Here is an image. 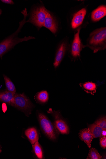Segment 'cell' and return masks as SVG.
I'll return each mask as SVG.
<instances>
[{
	"mask_svg": "<svg viewBox=\"0 0 106 159\" xmlns=\"http://www.w3.org/2000/svg\"><path fill=\"white\" fill-rule=\"evenodd\" d=\"M1 1L4 3L7 4L13 5L14 4L13 1H12V0H2Z\"/></svg>",
	"mask_w": 106,
	"mask_h": 159,
	"instance_id": "cell-23",
	"label": "cell"
},
{
	"mask_svg": "<svg viewBox=\"0 0 106 159\" xmlns=\"http://www.w3.org/2000/svg\"><path fill=\"white\" fill-rule=\"evenodd\" d=\"M46 9L44 6H39L34 8L30 14L29 20L26 22H29L39 28L43 26L46 17Z\"/></svg>",
	"mask_w": 106,
	"mask_h": 159,
	"instance_id": "cell-4",
	"label": "cell"
},
{
	"mask_svg": "<svg viewBox=\"0 0 106 159\" xmlns=\"http://www.w3.org/2000/svg\"><path fill=\"white\" fill-rule=\"evenodd\" d=\"M16 93L6 91L0 93V101L11 105Z\"/></svg>",
	"mask_w": 106,
	"mask_h": 159,
	"instance_id": "cell-14",
	"label": "cell"
},
{
	"mask_svg": "<svg viewBox=\"0 0 106 159\" xmlns=\"http://www.w3.org/2000/svg\"><path fill=\"white\" fill-rule=\"evenodd\" d=\"M106 136V129H103L101 134V136L105 137Z\"/></svg>",
	"mask_w": 106,
	"mask_h": 159,
	"instance_id": "cell-24",
	"label": "cell"
},
{
	"mask_svg": "<svg viewBox=\"0 0 106 159\" xmlns=\"http://www.w3.org/2000/svg\"><path fill=\"white\" fill-rule=\"evenodd\" d=\"M102 157L98 152V151L94 148H91L89 152L87 159H100Z\"/></svg>",
	"mask_w": 106,
	"mask_h": 159,
	"instance_id": "cell-20",
	"label": "cell"
},
{
	"mask_svg": "<svg viewBox=\"0 0 106 159\" xmlns=\"http://www.w3.org/2000/svg\"><path fill=\"white\" fill-rule=\"evenodd\" d=\"M25 134L32 144L39 140V134L36 129L35 128H30L26 130Z\"/></svg>",
	"mask_w": 106,
	"mask_h": 159,
	"instance_id": "cell-13",
	"label": "cell"
},
{
	"mask_svg": "<svg viewBox=\"0 0 106 159\" xmlns=\"http://www.w3.org/2000/svg\"><path fill=\"white\" fill-rule=\"evenodd\" d=\"M52 113L54 114L56 119L54 124L58 130L62 134H68L69 133V127L65 121L59 118L58 112L52 111Z\"/></svg>",
	"mask_w": 106,
	"mask_h": 159,
	"instance_id": "cell-9",
	"label": "cell"
},
{
	"mask_svg": "<svg viewBox=\"0 0 106 159\" xmlns=\"http://www.w3.org/2000/svg\"><path fill=\"white\" fill-rule=\"evenodd\" d=\"M4 77L6 86L7 91L16 93V89L14 84L7 76L4 75Z\"/></svg>",
	"mask_w": 106,
	"mask_h": 159,
	"instance_id": "cell-18",
	"label": "cell"
},
{
	"mask_svg": "<svg viewBox=\"0 0 106 159\" xmlns=\"http://www.w3.org/2000/svg\"><path fill=\"white\" fill-rule=\"evenodd\" d=\"M36 98L41 103L47 102L49 99V94L47 91H43L39 92L36 96Z\"/></svg>",
	"mask_w": 106,
	"mask_h": 159,
	"instance_id": "cell-17",
	"label": "cell"
},
{
	"mask_svg": "<svg viewBox=\"0 0 106 159\" xmlns=\"http://www.w3.org/2000/svg\"><path fill=\"white\" fill-rule=\"evenodd\" d=\"M38 117L41 127L44 134L52 140L56 139L59 133L54 125L42 113H39Z\"/></svg>",
	"mask_w": 106,
	"mask_h": 159,
	"instance_id": "cell-3",
	"label": "cell"
},
{
	"mask_svg": "<svg viewBox=\"0 0 106 159\" xmlns=\"http://www.w3.org/2000/svg\"><path fill=\"white\" fill-rule=\"evenodd\" d=\"M43 26L48 29L53 33L55 34L57 32L58 27L56 20L50 13L46 9V17Z\"/></svg>",
	"mask_w": 106,
	"mask_h": 159,
	"instance_id": "cell-8",
	"label": "cell"
},
{
	"mask_svg": "<svg viewBox=\"0 0 106 159\" xmlns=\"http://www.w3.org/2000/svg\"><path fill=\"white\" fill-rule=\"evenodd\" d=\"M86 47L93 50L94 53L105 50L106 48V27L97 29L91 33L87 44L84 46V48Z\"/></svg>",
	"mask_w": 106,
	"mask_h": 159,
	"instance_id": "cell-2",
	"label": "cell"
},
{
	"mask_svg": "<svg viewBox=\"0 0 106 159\" xmlns=\"http://www.w3.org/2000/svg\"><path fill=\"white\" fill-rule=\"evenodd\" d=\"M2 13V11L1 10V9H0V15H1Z\"/></svg>",
	"mask_w": 106,
	"mask_h": 159,
	"instance_id": "cell-25",
	"label": "cell"
},
{
	"mask_svg": "<svg viewBox=\"0 0 106 159\" xmlns=\"http://www.w3.org/2000/svg\"><path fill=\"white\" fill-rule=\"evenodd\" d=\"M88 128L92 133L94 138L101 137L103 129L99 126L94 123L88 125Z\"/></svg>",
	"mask_w": 106,
	"mask_h": 159,
	"instance_id": "cell-16",
	"label": "cell"
},
{
	"mask_svg": "<svg viewBox=\"0 0 106 159\" xmlns=\"http://www.w3.org/2000/svg\"><path fill=\"white\" fill-rule=\"evenodd\" d=\"M21 13L24 16V19L20 22V25L17 31L0 43V57L20 43L35 39V38L31 36L25 37L22 38L18 37V34L26 22V19L28 16L26 8L22 11Z\"/></svg>",
	"mask_w": 106,
	"mask_h": 159,
	"instance_id": "cell-1",
	"label": "cell"
},
{
	"mask_svg": "<svg viewBox=\"0 0 106 159\" xmlns=\"http://www.w3.org/2000/svg\"><path fill=\"white\" fill-rule=\"evenodd\" d=\"M100 145L104 149L106 148V137H103L100 139Z\"/></svg>",
	"mask_w": 106,
	"mask_h": 159,
	"instance_id": "cell-22",
	"label": "cell"
},
{
	"mask_svg": "<svg viewBox=\"0 0 106 159\" xmlns=\"http://www.w3.org/2000/svg\"><path fill=\"white\" fill-rule=\"evenodd\" d=\"M2 150L1 149H0V152H1Z\"/></svg>",
	"mask_w": 106,
	"mask_h": 159,
	"instance_id": "cell-26",
	"label": "cell"
},
{
	"mask_svg": "<svg viewBox=\"0 0 106 159\" xmlns=\"http://www.w3.org/2000/svg\"><path fill=\"white\" fill-rule=\"evenodd\" d=\"M103 129H106V119L105 117L101 118L98 120L95 123Z\"/></svg>",
	"mask_w": 106,
	"mask_h": 159,
	"instance_id": "cell-21",
	"label": "cell"
},
{
	"mask_svg": "<svg viewBox=\"0 0 106 159\" xmlns=\"http://www.w3.org/2000/svg\"><path fill=\"white\" fill-rule=\"evenodd\" d=\"M67 49V43L63 42L59 46L57 51L53 66L55 68H57L61 63Z\"/></svg>",
	"mask_w": 106,
	"mask_h": 159,
	"instance_id": "cell-7",
	"label": "cell"
},
{
	"mask_svg": "<svg viewBox=\"0 0 106 159\" xmlns=\"http://www.w3.org/2000/svg\"><path fill=\"white\" fill-rule=\"evenodd\" d=\"M80 139L85 142L89 148H90L94 137L88 128L83 129L81 130L79 134Z\"/></svg>",
	"mask_w": 106,
	"mask_h": 159,
	"instance_id": "cell-11",
	"label": "cell"
},
{
	"mask_svg": "<svg viewBox=\"0 0 106 159\" xmlns=\"http://www.w3.org/2000/svg\"><path fill=\"white\" fill-rule=\"evenodd\" d=\"M86 12V9L83 8L74 14L71 23L73 29L76 28L82 24Z\"/></svg>",
	"mask_w": 106,
	"mask_h": 159,
	"instance_id": "cell-10",
	"label": "cell"
},
{
	"mask_svg": "<svg viewBox=\"0 0 106 159\" xmlns=\"http://www.w3.org/2000/svg\"><path fill=\"white\" fill-rule=\"evenodd\" d=\"M11 106L23 110L31 108L32 106L29 99L24 93L22 94L16 93Z\"/></svg>",
	"mask_w": 106,
	"mask_h": 159,
	"instance_id": "cell-5",
	"label": "cell"
},
{
	"mask_svg": "<svg viewBox=\"0 0 106 159\" xmlns=\"http://www.w3.org/2000/svg\"><path fill=\"white\" fill-rule=\"evenodd\" d=\"M106 15V7L101 6L94 10L91 14V19L94 22L99 21Z\"/></svg>",
	"mask_w": 106,
	"mask_h": 159,
	"instance_id": "cell-12",
	"label": "cell"
},
{
	"mask_svg": "<svg viewBox=\"0 0 106 159\" xmlns=\"http://www.w3.org/2000/svg\"><path fill=\"white\" fill-rule=\"evenodd\" d=\"M80 28L78 29L77 32L75 34L71 49V54L74 58L80 57L81 52L84 48V46L82 44L80 37Z\"/></svg>",
	"mask_w": 106,
	"mask_h": 159,
	"instance_id": "cell-6",
	"label": "cell"
},
{
	"mask_svg": "<svg viewBox=\"0 0 106 159\" xmlns=\"http://www.w3.org/2000/svg\"><path fill=\"white\" fill-rule=\"evenodd\" d=\"M33 149L37 157L39 159L43 157V152L38 141L32 144Z\"/></svg>",
	"mask_w": 106,
	"mask_h": 159,
	"instance_id": "cell-19",
	"label": "cell"
},
{
	"mask_svg": "<svg viewBox=\"0 0 106 159\" xmlns=\"http://www.w3.org/2000/svg\"><path fill=\"white\" fill-rule=\"evenodd\" d=\"M81 87L86 93L94 94L96 92L97 85L92 82H85L80 84Z\"/></svg>",
	"mask_w": 106,
	"mask_h": 159,
	"instance_id": "cell-15",
	"label": "cell"
}]
</instances>
